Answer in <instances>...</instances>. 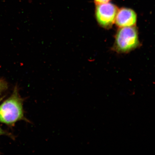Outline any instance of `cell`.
<instances>
[{
	"instance_id": "277c9868",
	"label": "cell",
	"mask_w": 155,
	"mask_h": 155,
	"mask_svg": "<svg viewBox=\"0 0 155 155\" xmlns=\"http://www.w3.org/2000/svg\"><path fill=\"white\" fill-rule=\"evenodd\" d=\"M137 20L136 13L133 10L124 8L118 10L115 21L116 25L122 28L135 26Z\"/></svg>"
},
{
	"instance_id": "8992f818",
	"label": "cell",
	"mask_w": 155,
	"mask_h": 155,
	"mask_svg": "<svg viewBox=\"0 0 155 155\" xmlns=\"http://www.w3.org/2000/svg\"><path fill=\"white\" fill-rule=\"evenodd\" d=\"M3 135H7L8 136L10 137L12 139H15V137L13 136V135L12 134H11L3 130V129H2L0 127V136Z\"/></svg>"
},
{
	"instance_id": "5b68a950",
	"label": "cell",
	"mask_w": 155,
	"mask_h": 155,
	"mask_svg": "<svg viewBox=\"0 0 155 155\" xmlns=\"http://www.w3.org/2000/svg\"><path fill=\"white\" fill-rule=\"evenodd\" d=\"M8 88V84L6 81L0 79V94L7 90Z\"/></svg>"
},
{
	"instance_id": "52a82bcc",
	"label": "cell",
	"mask_w": 155,
	"mask_h": 155,
	"mask_svg": "<svg viewBox=\"0 0 155 155\" xmlns=\"http://www.w3.org/2000/svg\"><path fill=\"white\" fill-rule=\"evenodd\" d=\"M95 3L96 4L99 5L101 4H103L104 3H108L111 0H94Z\"/></svg>"
},
{
	"instance_id": "3957f363",
	"label": "cell",
	"mask_w": 155,
	"mask_h": 155,
	"mask_svg": "<svg viewBox=\"0 0 155 155\" xmlns=\"http://www.w3.org/2000/svg\"><path fill=\"white\" fill-rule=\"evenodd\" d=\"M97 5L95 14L98 24L104 28H109L115 22L117 7L108 2Z\"/></svg>"
},
{
	"instance_id": "6da1fadb",
	"label": "cell",
	"mask_w": 155,
	"mask_h": 155,
	"mask_svg": "<svg viewBox=\"0 0 155 155\" xmlns=\"http://www.w3.org/2000/svg\"><path fill=\"white\" fill-rule=\"evenodd\" d=\"M24 102L18 87L15 86L11 96L0 104V123L10 127L19 121L30 123L25 115Z\"/></svg>"
},
{
	"instance_id": "7a4b0ae2",
	"label": "cell",
	"mask_w": 155,
	"mask_h": 155,
	"mask_svg": "<svg viewBox=\"0 0 155 155\" xmlns=\"http://www.w3.org/2000/svg\"><path fill=\"white\" fill-rule=\"evenodd\" d=\"M139 44L138 33L135 27H124L118 31L115 42V48L118 52H129L136 48Z\"/></svg>"
},
{
	"instance_id": "ba28073f",
	"label": "cell",
	"mask_w": 155,
	"mask_h": 155,
	"mask_svg": "<svg viewBox=\"0 0 155 155\" xmlns=\"http://www.w3.org/2000/svg\"><path fill=\"white\" fill-rule=\"evenodd\" d=\"M4 97H0V102H1L2 100H3V99L4 98Z\"/></svg>"
}]
</instances>
